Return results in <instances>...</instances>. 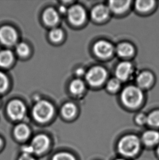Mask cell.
<instances>
[{"label": "cell", "instance_id": "cell-10", "mask_svg": "<svg viewBox=\"0 0 159 160\" xmlns=\"http://www.w3.org/2000/svg\"><path fill=\"white\" fill-rule=\"evenodd\" d=\"M50 141L45 134H38L32 139L30 145L32 148L33 154H41L49 147Z\"/></svg>", "mask_w": 159, "mask_h": 160}, {"label": "cell", "instance_id": "cell-34", "mask_svg": "<svg viewBox=\"0 0 159 160\" xmlns=\"http://www.w3.org/2000/svg\"><path fill=\"white\" fill-rule=\"evenodd\" d=\"M2 145V141L1 138H0V148L1 147V146Z\"/></svg>", "mask_w": 159, "mask_h": 160}, {"label": "cell", "instance_id": "cell-32", "mask_svg": "<svg viewBox=\"0 0 159 160\" xmlns=\"http://www.w3.org/2000/svg\"><path fill=\"white\" fill-rule=\"evenodd\" d=\"M60 11L61 13H65L68 12V10H67V8L65 6H60Z\"/></svg>", "mask_w": 159, "mask_h": 160}, {"label": "cell", "instance_id": "cell-35", "mask_svg": "<svg viewBox=\"0 0 159 160\" xmlns=\"http://www.w3.org/2000/svg\"><path fill=\"white\" fill-rule=\"evenodd\" d=\"M127 160L124 159V158H117L116 160Z\"/></svg>", "mask_w": 159, "mask_h": 160}, {"label": "cell", "instance_id": "cell-12", "mask_svg": "<svg viewBox=\"0 0 159 160\" xmlns=\"http://www.w3.org/2000/svg\"><path fill=\"white\" fill-rule=\"evenodd\" d=\"M131 1L112 0L108 1L107 5L111 13L116 15H121L127 13L129 11L131 6Z\"/></svg>", "mask_w": 159, "mask_h": 160}, {"label": "cell", "instance_id": "cell-28", "mask_svg": "<svg viewBox=\"0 0 159 160\" xmlns=\"http://www.w3.org/2000/svg\"><path fill=\"white\" fill-rule=\"evenodd\" d=\"M135 120L138 125H144L147 123V115L144 113H139L136 116Z\"/></svg>", "mask_w": 159, "mask_h": 160}, {"label": "cell", "instance_id": "cell-6", "mask_svg": "<svg viewBox=\"0 0 159 160\" xmlns=\"http://www.w3.org/2000/svg\"><path fill=\"white\" fill-rule=\"evenodd\" d=\"M135 73L134 66L128 61H123L119 63L115 69L116 78L122 82L131 80L134 77Z\"/></svg>", "mask_w": 159, "mask_h": 160}, {"label": "cell", "instance_id": "cell-20", "mask_svg": "<svg viewBox=\"0 0 159 160\" xmlns=\"http://www.w3.org/2000/svg\"><path fill=\"white\" fill-rule=\"evenodd\" d=\"M14 60V55L12 51L8 49L0 52V67L9 66Z\"/></svg>", "mask_w": 159, "mask_h": 160}, {"label": "cell", "instance_id": "cell-11", "mask_svg": "<svg viewBox=\"0 0 159 160\" xmlns=\"http://www.w3.org/2000/svg\"><path fill=\"white\" fill-rule=\"evenodd\" d=\"M17 32L13 27L3 26L0 28V41L2 44L12 46L17 42Z\"/></svg>", "mask_w": 159, "mask_h": 160}, {"label": "cell", "instance_id": "cell-1", "mask_svg": "<svg viewBox=\"0 0 159 160\" xmlns=\"http://www.w3.org/2000/svg\"><path fill=\"white\" fill-rule=\"evenodd\" d=\"M144 98L142 90L137 86L129 85L123 89L120 93V101L127 108L136 109L142 104Z\"/></svg>", "mask_w": 159, "mask_h": 160}, {"label": "cell", "instance_id": "cell-27", "mask_svg": "<svg viewBox=\"0 0 159 160\" xmlns=\"http://www.w3.org/2000/svg\"><path fill=\"white\" fill-rule=\"evenodd\" d=\"M8 87V79L6 75L0 71V92L6 91Z\"/></svg>", "mask_w": 159, "mask_h": 160}, {"label": "cell", "instance_id": "cell-24", "mask_svg": "<svg viewBox=\"0 0 159 160\" xmlns=\"http://www.w3.org/2000/svg\"><path fill=\"white\" fill-rule=\"evenodd\" d=\"M63 31L58 28H54L50 31L49 37L52 41L54 42H59L62 39L63 37Z\"/></svg>", "mask_w": 159, "mask_h": 160}, {"label": "cell", "instance_id": "cell-23", "mask_svg": "<svg viewBox=\"0 0 159 160\" xmlns=\"http://www.w3.org/2000/svg\"><path fill=\"white\" fill-rule=\"evenodd\" d=\"M147 124L153 128H159V110H153L147 115Z\"/></svg>", "mask_w": 159, "mask_h": 160}, {"label": "cell", "instance_id": "cell-2", "mask_svg": "<svg viewBox=\"0 0 159 160\" xmlns=\"http://www.w3.org/2000/svg\"><path fill=\"white\" fill-rule=\"evenodd\" d=\"M141 141L135 134H127L122 137L117 144L119 153L126 158L135 156L140 151Z\"/></svg>", "mask_w": 159, "mask_h": 160}, {"label": "cell", "instance_id": "cell-22", "mask_svg": "<svg viewBox=\"0 0 159 160\" xmlns=\"http://www.w3.org/2000/svg\"><path fill=\"white\" fill-rule=\"evenodd\" d=\"M122 83V82L116 77L111 78L106 82V89L110 93H116L121 88Z\"/></svg>", "mask_w": 159, "mask_h": 160}, {"label": "cell", "instance_id": "cell-13", "mask_svg": "<svg viewBox=\"0 0 159 160\" xmlns=\"http://www.w3.org/2000/svg\"><path fill=\"white\" fill-rule=\"evenodd\" d=\"M154 80V77L153 73L148 71H144L141 72L136 77V86L141 90L148 89L152 87Z\"/></svg>", "mask_w": 159, "mask_h": 160}, {"label": "cell", "instance_id": "cell-29", "mask_svg": "<svg viewBox=\"0 0 159 160\" xmlns=\"http://www.w3.org/2000/svg\"><path fill=\"white\" fill-rule=\"evenodd\" d=\"M22 154H28V155H32L33 154L32 148L31 147V146L30 145H27L25 146L22 148Z\"/></svg>", "mask_w": 159, "mask_h": 160}, {"label": "cell", "instance_id": "cell-7", "mask_svg": "<svg viewBox=\"0 0 159 160\" xmlns=\"http://www.w3.org/2000/svg\"><path fill=\"white\" fill-rule=\"evenodd\" d=\"M67 14L69 22L75 26H80L86 22L87 13L81 5L75 4L71 6L68 10Z\"/></svg>", "mask_w": 159, "mask_h": 160}, {"label": "cell", "instance_id": "cell-14", "mask_svg": "<svg viewBox=\"0 0 159 160\" xmlns=\"http://www.w3.org/2000/svg\"><path fill=\"white\" fill-rule=\"evenodd\" d=\"M115 52L120 58H130L134 55L135 48L132 44L124 42L117 45L115 48Z\"/></svg>", "mask_w": 159, "mask_h": 160}, {"label": "cell", "instance_id": "cell-3", "mask_svg": "<svg viewBox=\"0 0 159 160\" xmlns=\"http://www.w3.org/2000/svg\"><path fill=\"white\" fill-rule=\"evenodd\" d=\"M54 107L47 101H39L33 108L32 115L35 120L40 123L49 121L54 114Z\"/></svg>", "mask_w": 159, "mask_h": 160}, {"label": "cell", "instance_id": "cell-8", "mask_svg": "<svg viewBox=\"0 0 159 160\" xmlns=\"http://www.w3.org/2000/svg\"><path fill=\"white\" fill-rule=\"evenodd\" d=\"M9 117L13 120H20L26 114V107L23 102L18 100H13L7 106Z\"/></svg>", "mask_w": 159, "mask_h": 160}, {"label": "cell", "instance_id": "cell-25", "mask_svg": "<svg viewBox=\"0 0 159 160\" xmlns=\"http://www.w3.org/2000/svg\"><path fill=\"white\" fill-rule=\"evenodd\" d=\"M17 55L21 57H26L30 53V48L28 45L24 42L17 44L16 47Z\"/></svg>", "mask_w": 159, "mask_h": 160}, {"label": "cell", "instance_id": "cell-19", "mask_svg": "<svg viewBox=\"0 0 159 160\" xmlns=\"http://www.w3.org/2000/svg\"><path fill=\"white\" fill-rule=\"evenodd\" d=\"M69 89L74 95H81L86 90V84L81 79H76L71 82L69 86Z\"/></svg>", "mask_w": 159, "mask_h": 160}, {"label": "cell", "instance_id": "cell-15", "mask_svg": "<svg viewBox=\"0 0 159 160\" xmlns=\"http://www.w3.org/2000/svg\"><path fill=\"white\" fill-rule=\"evenodd\" d=\"M141 141L144 145L152 147L159 144V132L155 130H148L142 134Z\"/></svg>", "mask_w": 159, "mask_h": 160}, {"label": "cell", "instance_id": "cell-31", "mask_svg": "<svg viewBox=\"0 0 159 160\" xmlns=\"http://www.w3.org/2000/svg\"><path fill=\"white\" fill-rule=\"evenodd\" d=\"M86 73V72L82 68H79L76 70V74L79 77L85 76Z\"/></svg>", "mask_w": 159, "mask_h": 160}, {"label": "cell", "instance_id": "cell-4", "mask_svg": "<svg viewBox=\"0 0 159 160\" xmlns=\"http://www.w3.org/2000/svg\"><path fill=\"white\" fill-rule=\"evenodd\" d=\"M108 77L107 70L101 66L91 67L85 74L86 82L93 88L101 87L106 82Z\"/></svg>", "mask_w": 159, "mask_h": 160}, {"label": "cell", "instance_id": "cell-18", "mask_svg": "<svg viewBox=\"0 0 159 160\" xmlns=\"http://www.w3.org/2000/svg\"><path fill=\"white\" fill-rule=\"evenodd\" d=\"M15 138L19 141H24L28 138L30 134V130L27 125L24 123H19L15 126L14 130Z\"/></svg>", "mask_w": 159, "mask_h": 160}, {"label": "cell", "instance_id": "cell-26", "mask_svg": "<svg viewBox=\"0 0 159 160\" xmlns=\"http://www.w3.org/2000/svg\"><path fill=\"white\" fill-rule=\"evenodd\" d=\"M51 160H76L73 155L67 152H61L55 154Z\"/></svg>", "mask_w": 159, "mask_h": 160}, {"label": "cell", "instance_id": "cell-17", "mask_svg": "<svg viewBox=\"0 0 159 160\" xmlns=\"http://www.w3.org/2000/svg\"><path fill=\"white\" fill-rule=\"evenodd\" d=\"M156 2L153 0H138L135 2V8L138 13L146 14L155 7Z\"/></svg>", "mask_w": 159, "mask_h": 160}, {"label": "cell", "instance_id": "cell-21", "mask_svg": "<svg viewBox=\"0 0 159 160\" xmlns=\"http://www.w3.org/2000/svg\"><path fill=\"white\" fill-rule=\"evenodd\" d=\"M62 114L66 119H71L75 116L77 112V107L71 102L67 103L62 108Z\"/></svg>", "mask_w": 159, "mask_h": 160}, {"label": "cell", "instance_id": "cell-16", "mask_svg": "<svg viewBox=\"0 0 159 160\" xmlns=\"http://www.w3.org/2000/svg\"><path fill=\"white\" fill-rule=\"evenodd\" d=\"M43 19L48 26H55L58 23L60 17L58 12L55 9L49 8L44 12Z\"/></svg>", "mask_w": 159, "mask_h": 160}, {"label": "cell", "instance_id": "cell-33", "mask_svg": "<svg viewBox=\"0 0 159 160\" xmlns=\"http://www.w3.org/2000/svg\"><path fill=\"white\" fill-rule=\"evenodd\" d=\"M157 154L158 156H159V144L157 145Z\"/></svg>", "mask_w": 159, "mask_h": 160}, {"label": "cell", "instance_id": "cell-30", "mask_svg": "<svg viewBox=\"0 0 159 160\" xmlns=\"http://www.w3.org/2000/svg\"><path fill=\"white\" fill-rule=\"evenodd\" d=\"M19 160H36L32 155L22 154L20 156Z\"/></svg>", "mask_w": 159, "mask_h": 160}, {"label": "cell", "instance_id": "cell-9", "mask_svg": "<svg viewBox=\"0 0 159 160\" xmlns=\"http://www.w3.org/2000/svg\"><path fill=\"white\" fill-rule=\"evenodd\" d=\"M111 12L108 5L99 4L95 5L91 10L90 16L92 19L98 23L106 22L110 18Z\"/></svg>", "mask_w": 159, "mask_h": 160}, {"label": "cell", "instance_id": "cell-5", "mask_svg": "<svg viewBox=\"0 0 159 160\" xmlns=\"http://www.w3.org/2000/svg\"><path fill=\"white\" fill-rule=\"evenodd\" d=\"M93 51L98 58L107 59L110 58L115 52L114 46L106 40L100 39L95 42L93 46Z\"/></svg>", "mask_w": 159, "mask_h": 160}]
</instances>
